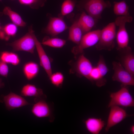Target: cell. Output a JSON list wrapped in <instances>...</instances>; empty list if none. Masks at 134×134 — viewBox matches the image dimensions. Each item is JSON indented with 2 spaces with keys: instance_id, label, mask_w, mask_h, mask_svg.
<instances>
[{
  "instance_id": "1",
  "label": "cell",
  "mask_w": 134,
  "mask_h": 134,
  "mask_svg": "<svg viewBox=\"0 0 134 134\" xmlns=\"http://www.w3.org/2000/svg\"><path fill=\"white\" fill-rule=\"evenodd\" d=\"M116 26L114 22L110 23L101 30L100 38L96 47L97 50L111 51L115 46Z\"/></svg>"
},
{
  "instance_id": "2",
  "label": "cell",
  "mask_w": 134,
  "mask_h": 134,
  "mask_svg": "<svg viewBox=\"0 0 134 134\" xmlns=\"http://www.w3.org/2000/svg\"><path fill=\"white\" fill-rule=\"evenodd\" d=\"M133 18L130 15L126 16H118L114 22L116 26L118 27L116 34V38L117 44V50L124 51L128 48L129 42V35L126 28L127 23H131Z\"/></svg>"
},
{
  "instance_id": "3",
  "label": "cell",
  "mask_w": 134,
  "mask_h": 134,
  "mask_svg": "<svg viewBox=\"0 0 134 134\" xmlns=\"http://www.w3.org/2000/svg\"><path fill=\"white\" fill-rule=\"evenodd\" d=\"M111 6L109 1L104 0H80L78 4L79 8L84 10L88 14L97 19H101L104 10Z\"/></svg>"
},
{
  "instance_id": "4",
  "label": "cell",
  "mask_w": 134,
  "mask_h": 134,
  "mask_svg": "<svg viewBox=\"0 0 134 134\" xmlns=\"http://www.w3.org/2000/svg\"><path fill=\"white\" fill-rule=\"evenodd\" d=\"M35 35L34 31L31 26L25 35L12 42L8 43V45L12 47L14 51H23L33 54L35 47Z\"/></svg>"
},
{
  "instance_id": "5",
  "label": "cell",
  "mask_w": 134,
  "mask_h": 134,
  "mask_svg": "<svg viewBox=\"0 0 134 134\" xmlns=\"http://www.w3.org/2000/svg\"><path fill=\"white\" fill-rule=\"evenodd\" d=\"M110 101L108 107L113 106H121L125 107L134 106V100L128 89L123 86L118 91L111 93Z\"/></svg>"
},
{
  "instance_id": "6",
  "label": "cell",
  "mask_w": 134,
  "mask_h": 134,
  "mask_svg": "<svg viewBox=\"0 0 134 134\" xmlns=\"http://www.w3.org/2000/svg\"><path fill=\"white\" fill-rule=\"evenodd\" d=\"M100 32L101 30L98 29L85 33L79 44L73 47L71 52L75 56L82 53L84 49L96 45L99 40Z\"/></svg>"
},
{
  "instance_id": "7",
  "label": "cell",
  "mask_w": 134,
  "mask_h": 134,
  "mask_svg": "<svg viewBox=\"0 0 134 134\" xmlns=\"http://www.w3.org/2000/svg\"><path fill=\"white\" fill-rule=\"evenodd\" d=\"M114 73L112 79L119 82L123 86H134V78L132 75L120 63L113 61L112 63Z\"/></svg>"
},
{
  "instance_id": "8",
  "label": "cell",
  "mask_w": 134,
  "mask_h": 134,
  "mask_svg": "<svg viewBox=\"0 0 134 134\" xmlns=\"http://www.w3.org/2000/svg\"><path fill=\"white\" fill-rule=\"evenodd\" d=\"M0 102L4 103L6 108L9 111L32 104L21 96L11 92L7 95H1Z\"/></svg>"
},
{
  "instance_id": "9",
  "label": "cell",
  "mask_w": 134,
  "mask_h": 134,
  "mask_svg": "<svg viewBox=\"0 0 134 134\" xmlns=\"http://www.w3.org/2000/svg\"><path fill=\"white\" fill-rule=\"evenodd\" d=\"M110 107L105 129L106 132H107L111 128L119 123L126 117L131 116L127 114L125 109L119 106H113Z\"/></svg>"
},
{
  "instance_id": "10",
  "label": "cell",
  "mask_w": 134,
  "mask_h": 134,
  "mask_svg": "<svg viewBox=\"0 0 134 134\" xmlns=\"http://www.w3.org/2000/svg\"><path fill=\"white\" fill-rule=\"evenodd\" d=\"M68 28L63 18L60 17H52L50 18L44 31L46 33L54 36L62 33Z\"/></svg>"
},
{
  "instance_id": "11",
  "label": "cell",
  "mask_w": 134,
  "mask_h": 134,
  "mask_svg": "<svg viewBox=\"0 0 134 134\" xmlns=\"http://www.w3.org/2000/svg\"><path fill=\"white\" fill-rule=\"evenodd\" d=\"M34 38L35 48L40 60V65L44 69L49 77L52 74L51 64L49 58L47 55L41 43L35 35Z\"/></svg>"
},
{
  "instance_id": "12",
  "label": "cell",
  "mask_w": 134,
  "mask_h": 134,
  "mask_svg": "<svg viewBox=\"0 0 134 134\" xmlns=\"http://www.w3.org/2000/svg\"><path fill=\"white\" fill-rule=\"evenodd\" d=\"M75 65L76 71L78 74L91 81L90 75L93 67L90 61L82 54L78 58Z\"/></svg>"
},
{
  "instance_id": "13",
  "label": "cell",
  "mask_w": 134,
  "mask_h": 134,
  "mask_svg": "<svg viewBox=\"0 0 134 134\" xmlns=\"http://www.w3.org/2000/svg\"><path fill=\"white\" fill-rule=\"evenodd\" d=\"M35 101L31 109V112L36 117L38 118L48 117L51 115V111L48 103L42 99Z\"/></svg>"
},
{
  "instance_id": "14",
  "label": "cell",
  "mask_w": 134,
  "mask_h": 134,
  "mask_svg": "<svg viewBox=\"0 0 134 134\" xmlns=\"http://www.w3.org/2000/svg\"><path fill=\"white\" fill-rule=\"evenodd\" d=\"M84 123L87 130L93 134H99L104 126V122L101 118L89 117Z\"/></svg>"
},
{
  "instance_id": "15",
  "label": "cell",
  "mask_w": 134,
  "mask_h": 134,
  "mask_svg": "<svg viewBox=\"0 0 134 134\" xmlns=\"http://www.w3.org/2000/svg\"><path fill=\"white\" fill-rule=\"evenodd\" d=\"M97 20L83 11L77 21L84 34L90 31L95 25Z\"/></svg>"
},
{
  "instance_id": "16",
  "label": "cell",
  "mask_w": 134,
  "mask_h": 134,
  "mask_svg": "<svg viewBox=\"0 0 134 134\" xmlns=\"http://www.w3.org/2000/svg\"><path fill=\"white\" fill-rule=\"evenodd\" d=\"M21 95L22 96L35 97L34 101L41 99L44 95L42 90L33 84H27L22 88Z\"/></svg>"
},
{
  "instance_id": "17",
  "label": "cell",
  "mask_w": 134,
  "mask_h": 134,
  "mask_svg": "<svg viewBox=\"0 0 134 134\" xmlns=\"http://www.w3.org/2000/svg\"><path fill=\"white\" fill-rule=\"evenodd\" d=\"M83 34L82 30L77 20L73 23L69 28L68 39L78 45Z\"/></svg>"
},
{
  "instance_id": "18",
  "label": "cell",
  "mask_w": 134,
  "mask_h": 134,
  "mask_svg": "<svg viewBox=\"0 0 134 134\" xmlns=\"http://www.w3.org/2000/svg\"><path fill=\"white\" fill-rule=\"evenodd\" d=\"M126 53L123 57L122 65L132 75H134V56L130 47L126 50Z\"/></svg>"
},
{
  "instance_id": "19",
  "label": "cell",
  "mask_w": 134,
  "mask_h": 134,
  "mask_svg": "<svg viewBox=\"0 0 134 134\" xmlns=\"http://www.w3.org/2000/svg\"><path fill=\"white\" fill-rule=\"evenodd\" d=\"M39 70L38 65L32 62H28L24 66L23 71L24 74L28 80H31L37 75Z\"/></svg>"
},
{
  "instance_id": "20",
  "label": "cell",
  "mask_w": 134,
  "mask_h": 134,
  "mask_svg": "<svg viewBox=\"0 0 134 134\" xmlns=\"http://www.w3.org/2000/svg\"><path fill=\"white\" fill-rule=\"evenodd\" d=\"M3 14L8 16L12 23L17 26L24 27L26 23L23 20L20 16L17 13L12 10L8 6H6L4 8Z\"/></svg>"
},
{
  "instance_id": "21",
  "label": "cell",
  "mask_w": 134,
  "mask_h": 134,
  "mask_svg": "<svg viewBox=\"0 0 134 134\" xmlns=\"http://www.w3.org/2000/svg\"><path fill=\"white\" fill-rule=\"evenodd\" d=\"M129 9V6L124 0L114 2L113 12L117 16H126L130 15Z\"/></svg>"
},
{
  "instance_id": "22",
  "label": "cell",
  "mask_w": 134,
  "mask_h": 134,
  "mask_svg": "<svg viewBox=\"0 0 134 134\" xmlns=\"http://www.w3.org/2000/svg\"><path fill=\"white\" fill-rule=\"evenodd\" d=\"M0 58L6 64H11L14 66L18 65L20 60L18 55L13 52L4 51L1 52Z\"/></svg>"
},
{
  "instance_id": "23",
  "label": "cell",
  "mask_w": 134,
  "mask_h": 134,
  "mask_svg": "<svg viewBox=\"0 0 134 134\" xmlns=\"http://www.w3.org/2000/svg\"><path fill=\"white\" fill-rule=\"evenodd\" d=\"M66 42L65 40L61 38L45 37L43 39L41 44L52 47L60 48L63 47Z\"/></svg>"
},
{
  "instance_id": "24",
  "label": "cell",
  "mask_w": 134,
  "mask_h": 134,
  "mask_svg": "<svg viewBox=\"0 0 134 134\" xmlns=\"http://www.w3.org/2000/svg\"><path fill=\"white\" fill-rule=\"evenodd\" d=\"M76 1L74 0H64L61 7V15L59 17H63L71 12L75 5Z\"/></svg>"
},
{
  "instance_id": "25",
  "label": "cell",
  "mask_w": 134,
  "mask_h": 134,
  "mask_svg": "<svg viewBox=\"0 0 134 134\" xmlns=\"http://www.w3.org/2000/svg\"><path fill=\"white\" fill-rule=\"evenodd\" d=\"M21 4L29 6L33 9H38L43 6L46 0H18Z\"/></svg>"
},
{
  "instance_id": "26",
  "label": "cell",
  "mask_w": 134,
  "mask_h": 134,
  "mask_svg": "<svg viewBox=\"0 0 134 134\" xmlns=\"http://www.w3.org/2000/svg\"><path fill=\"white\" fill-rule=\"evenodd\" d=\"M49 78L52 83L57 87L62 85L64 80V76L60 72L52 74Z\"/></svg>"
},
{
  "instance_id": "27",
  "label": "cell",
  "mask_w": 134,
  "mask_h": 134,
  "mask_svg": "<svg viewBox=\"0 0 134 134\" xmlns=\"http://www.w3.org/2000/svg\"><path fill=\"white\" fill-rule=\"evenodd\" d=\"M17 26L12 23L7 24L1 27V29L3 30L6 35L10 37L15 36L17 31Z\"/></svg>"
},
{
  "instance_id": "28",
  "label": "cell",
  "mask_w": 134,
  "mask_h": 134,
  "mask_svg": "<svg viewBox=\"0 0 134 134\" xmlns=\"http://www.w3.org/2000/svg\"><path fill=\"white\" fill-rule=\"evenodd\" d=\"M97 67L98 68L102 79H105L104 77L109 71L103 57L101 56L100 57Z\"/></svg>"
},
{
  "instance_id": "29",
  "label": "cell",
  "mask_w": 134,
  "mask_h": 134,
  "mask_svg": "<svg viewBox=\"0 0 134 134\" xmlns=\"http://www.w3.org/2000/svg\"><path fill=\"white\" fill-rule=\"evenodd\" d=\"M8 72L9 68L7 64L2 61L0 58V75L7 77Z\"/></svg>"
},
{
  "instance_id": "30",
  "label": "cell",
  "mask_w": 134,
  "mask_h": 134,
  "mask_svg": "<svg viewBox=\"0 0 134 134\" xmlns=\"http://www.w3.org/2000/svg\"><path fill=\"white\" fill-rule=\"evenodd\" d=\"M4 85V84L2 82V79L0 78V88L3 87Z\"/></svg>"
},
{
  "instance_id": "31",
  "label": "cell",
  "mask_w": 134,
  "mask_h": 134,
  "mask_svg": "<svg viewBox=\"0 0 134 134\" xmlns=\"http://www.w3.org/2000/svg\"><path fill=\"white\" fill-rule=\"evenodd\" d=\"M130 130L131 133L132 134H134V125H132L130 128Z\"/></svg>"
},
{
  "instance_id": "32",
  "label": "cell",
  "mask_w": 134,
  "mask_h": 134,
  "mask_svg": "<svg viewBox=\"0 0 134 134\" xmlns=\"http://www.w3.org/2000/svg\"><path fill=\"white\" fill-rule=\"evenodd\" d=\"M3 14V13L2 12H0V17Z\"/></svg>"
},
{
  "instance_id": "33",
  "label": "cell",
  "mask_w": 134,
  "mask_h": 134,
  "mask_svg": "<svg viewBox=\"0 0 134 134\" xmlns=\"http://www.w3.org/2000/svg\"><path fill=\"white\" fill-rule=\"evenodd\" d=\"M1 26H0V31L1 30Z\"/></svg>"
},
{
  "instance_id": "34",
  "label": "cell",
  "mask_w": 134,
  "mask_h": 134,
  "mask_svg": "<svg viewBox=\"0 0 134 134\" xmlns=\"http://www.w3.org/2000/svg\"><path fill=\"white\" fill-rule=\"evenodd\" d=\"M2 1V0H0V1Z\"/></svg>"
}]
</instances>
